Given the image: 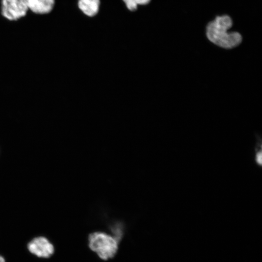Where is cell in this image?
Here are the masks:
<instances>
[{
  "label": "cell",
  "instance_id": "obj_2",
  "mask_svg": "<svg viewBox=\"0 0 262 262\" xmlns=\"http://www.w3.org/2000/svg\"><path fill=\"white\" fill-rule=\"evenodd\" d=\"M88 239L89 248L102 260L111 259L117 252L118 241L113 235L97 231L90 234Z\"/></svg>",
  "mask_w": 262,
  "mask_h": 262
},
{
  "label": "cell",
  "instance_id": "obj_6",
  "mask_svg": "<svg viewBox=\"0 0 262 262\" xmlns=\"http://www.w3.org/2000/svg\"><path fill=\"white\" fill-rule=\"evenodd\" d=\"M99 0H79L78 6L86 15L89 16H95L99 10Z\"/></svg>",
  "mask_w": 262,
  "mask_h": 262
},
{
  "label": "cell",
  "instance_id": "obj_5",
  "mask_svg": "<svg viewBox=\"0 0 262 262\" xmlns=\"http://www.w3.org/2000/svg\"><path fill=\"white\" fill-rule=\"evenodd\" d=\"M28 9L39 14H47L53 9L54 0H24Z\"/></svg>",
  "mask_w": 262,
  "mask_h": 262
},
{
  "label": "cell",
  "instance_id": "obj_8",
  "mask_svg": "<svg viewBox=\"0 0 262 262\" xmlns=\"http://www.w3.org/2000/svg\"><path fill=\"white\" fill-rule=\"evenodd\" d=\"M0 262H5L4 259L0 255Z\"/></svg>",
  "mask_w": 262,
  "mask_h": 262
},
{
  "label": "cell",
  "instance_id": "obj_4",
  "mask_svg": "<svg viewBox=\"0 0 262 262\" xmlns=\"http://www.w3.org/2000/svg\"><path fill=\"white\" fill-rule=\"evenodd\" d=\"M29 251L38 257L48 258L54 253L53 245L45 237L34 238L28 244Z\"/></svg>",
  "mask_w": 262,
  "mask_h": 262
},
{
  "label": "cell",
  "instance_id": "obj_1",
  "mask_svg": "<svg viewBox=\"0 0 262 262\" xmlns=\"http://www.w3.org/2000/svg\"><path fill=\"white\" fill-rule=\"evenodd\" d=\"M232 25V21L229 16H217L207 26L208 39L216 45L225 49L237 47L241 43L242 38L238 32H229Z\"/></svg>",
  "mask_w": 262,
  "mask_h": 262
},
{
  "label": "cell",
  "instance_id": "obj_3",
  "mask_svg": "<svg viewBox=\"0 0 262 262\" xmlns=\"http://www.w3.org/2000/svg\"><path fill=\"white\" fill-rule=\"evenodd\" d=\"M28 10L24 0H2V14L9 20H16L25 16Z\"/></svg>",
  "mask_w": 262,
  "mask_h": 262
},
{
  "label": "cell",
  "instance_id": "obj_7",
  "mask_svg": "<svg viewBox=\"0 0 262 262\" xmlns=\"http://www.w3.org/2000/svg\"><path fill=\"white\" fill-rule=\"evenodd\" d=\"M127 7L131 11H135L138 5H145L149 2L150 0H123Z\"/></svg>",
  "mask_w": 262,
  "mask_h": 262
}]
</instances>
